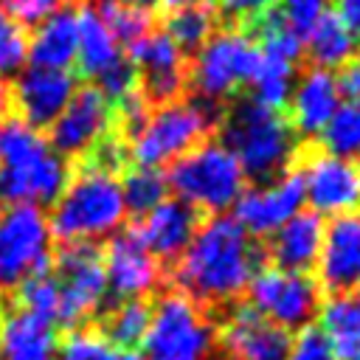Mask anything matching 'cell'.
<instances>
[{
	"label": "cell",
	"mask_w": 360,
	"mask_h": 360,
	"mask_svg": "<svg viewBox=\"0 0 360 360\" xmlns=\"http://www.w3.org/2000/svg\"><path fill=\"white\" fill-rule=\"evenodd\" d=\"M107 360H141V357H138V352H112L110 349Z\"/></svg>",
	"instance_id": "obj_45"
},
{
	"label": "cell",
	"mask_w": 360,
	"mask_h": 360,
	"mask_svg": "<svg viewBox=\"0 0 360 360\" xmlns=\"http://www.w3.org/2000/svg\"><path fill=\"white\" fill-rule=\"evenodd\" d=\"M28 68V28L0 14V79L17 76Z\"/></svg>",
	"instance_id": "obj_35"
},
{
	"label": "cell",
	"mask_w": 360,
	"mask_h": 360,
	"mask_svg": "<svg viewBox=\"0 0 360 360\" xmlns=\"http://www.w3.org/2000/svg\"><path fill=\"white\" fill-rule=\"evenodd\" d=\"M101 262H104L107 290L115 295V301L146 298L163 278V267L146 250V245L141 242L132 225L121 228L107 239L101 250Z\"/></svg>",
	"instance_id": "obj_16"
},
{
	"label": "cell",
	"mask_w": 360,
	"mask_h": 360,
	"mask_svg": "<svg viewBox=\"0 0 360 360\" xmlns=\"http://www.w3.org/2000/svg\"><path fill=\"white\" fill-rule=\"evenodd\" d=\"M338 87H340V96H349L352 104H360V53L340 68Z\"/></svg>",
	"instance_id": "obj_42"
},
{
	"label": "cell",
	"mask_w": 360,
	"mask_h": 360,
	"mask_svg": "<svg viewBox=\"0 0 360 360\" xmlns=\"http://www.w3.org/2000/svg\"><path fill=\"white\" fill-rule=\"evenodd\" d=\"M219 112L197 98H177L149 110L143 127L127 143V155L135 166L160 169L163 163L177 160L205 138L217 127Z\"/></svg>",
	"instance_id": "obj_6"
},
{
	"label": "cell",
	"mask_w": 360,
	"mask_h": 360,
	"mask_svg": "<svg viewBox=\"0 0 360 360\" xmlns=\"http://www.w3.org/2000/svg\"><path fill=\"white\" fill-rule=\"evenodd\" d=\"M321 332L335 360H360V290L335 292L318 307Z\"/></svg>",
	"instance_id": "obj_25"
},
{
	"label": "cell",
	"mask_w": 360,
	"mask_h": 360,
	"mask_svg": "<svg viewBox=\"0 0 360 360\" xmlns=\"http://www.w3.org/2000/svg\"><path fill=\"white\" fill-rule=\"evenodd\" d=\"M96 87L104 93V98H107L110 104H115V101H121L124 96H129V93L138 90V73H135V68L129 65V59L124 56V59H118L112 68H107V70L96 79Z\"/></svg>",
	"instance_id": "obj_38"
},
{
	"label": "cell",
	"mask_w": 360,
	"mask_h": 360,
	"mask_svg": "<svg viewBox=\"0 0 360 360\" xmlns=\"http://www.w3.org/2000/svg\"><path fill=\"white\" fill-rule=\"evenodd\" d=\"M76 34H79L76 62L84 76L98 79L107 68H112L118 59H124V48L110 34V28L104 25V20L93 8V3H84L76 11Z\"/></svg>",
	"instance_id": "obj_26"
},
{
	"label": "cell",
	"mask_w": 360,
	"mask_h": 360,
	"mask_svg": "<svg viewBox=\"0 0 360 360\" xmlns=\"http://www.w3.org/2000/svg\"><path fill=\"white\" fill-rule=\"evenodd\" d=\"M217 343L214 318L174 287L152 304L143 338L146 360H205Z\"/></svg>",
	"instance_id": "obj_8"
},
{
	"label": "cell",
	"mask_w": 360,
	"mask_h": 360,
	"mask_svg": "<svg viewBox=\"0 0 360 360\" xmlns=\"http://www.w3.org/2000/svg\"><path fill=\"white\" fill-rule=\"evenodd\" d=\"M53 323L17 307L0 309V360H56Z\"/></svg>",
	"instance_id": "obj_23"
},
{
	"label": "cell",
	"mask_w": 360,
	"mask_h": 360,
	"mask_svg": "<svg viewBox=\"0 0 360 360\" xmlns=\"http://www.w3.org/2000/svg\"><path fill=\"white\" fill-rule=\"evenodd\" d=\"M329 0H281V6H276L278 17L284 20V25L304 42V37L312 31V25L321 20V14L329 8Z\"/></svg>",
	"instance_id": "obj_37"
},
{
	"label": "cell",
	"mask_w": 360,
	"mask_h": 360,
	"mask_svg": "<svg viewBox=\"0 0 360 360\" xmlns=\"http://www.w3.org/2000/svg\"><path fill=\"white\" fill-rule=\"evenodd\" d=\"M292 82H295V65L292 62L259 51V62H256V70L250 76V87H253L250 98H256L264 107L284 110L290 90H292Z\"/></svg>",
	"instance_id": "obj_30"
},
{
	"label": "cell",
	"mask_w": 360,
	"mask_h": 360,
	"mask_svg": "<svg viewBox=\"0 0 360 360\" xmlns=\"http://www.w3.org/2000/svg\"><path fill=\"white\" fill-rule=\"evenodd\" d=\"M217 14L228 20V25L233 28H250L262 14H267L270 8H276V0H211Z\"/></svg>",
	"instance_id": "obj_39"
},
{
	"label": "cell",
	"mask_w": 360,
	"mask_h": 360,
	"mask_svg": "<svg viewBox=\"0 0 360 360\" xmlns=\"http://www.w3.org/2000/svg\"><path fill=\"white\" fill-rule=\"evenodd\" d=\"M264 321L292 332L309 326L321 307V287L307 273H287L273 264L256 270L248 284V301Z\"/></svg>",
	"instance_id": "obj_11"
},
{
	"label": "cell",
	"mask_w": 360,
	"mask_h": 360,
	"mask_svg": "<svg viewBox=\"0 0 360 360\" xmlns=\"http://www.w3.org/2000/svg\"><path fill=\"white\" fill-rule=\"evenodd\" d=\"M163 31L183 53H197L219 31V14H217L211 0L183 6V8L169 11Z\"/></svg>",
	"instance_id": "obj_29"
},
{
	"label": "cell",
	"mask_w": 360,
	"mask_h": 360,
	"mask_svg": "<svg viewBox=\"0 0 360 360\" xmlns=\"http://www.w3.org/2000/svg\"><path fill=\"white\" fill-rule=\"evenodd\" d=\"M70 0H3V6L8 8V17L17 22H39L42 17L68 8Z\"/></svg>",
	"instance_id": "obj_41"
},
{
	"label": "cell",
	"mask_w": 360,
	"mask_h": 360,
	"mask_svg": "<svg viewBox=\"0 0 360 360\" xmlns=\"http://www.w3.org/2000/svg\"><path fill=\"white\" fill-rule=\"evenodd\" d=\"M149 315H152V304L146 298L115 301L112 307H107L98 315L93 329L101 335V340L112 352H135L138 346H143V338L149 329Z\"/></svg>",
	"instance_id": "obj_27"
},
{
	"label": "cell",
	"mask_w": 360,
	"mask_h": 360,
	"mask_svg": "<svg viewBox=\"0 0 360 360\" xmlns=\"http://www.w3.org/2000/svg\"><path fill=\"white\" fill-rule=\"evenodd\" d=\"M217 326V343L228 360H287L292 335L264 321L245 301L228 307Z\"/></svg>",
	"instance_id": "obj_17"
},
{
	"label": "cell",
	"mask_w": 360,
	"mask_h": 360,
	"mask_svg": "<svg viewBox=\"0 0 360 360\" xmlns=\"http://www.w3.org/2000/svg\"><path fill=\"white\" fill-rule=\"evenodd\" d=\"M357 174H360V166H357Z\"/></svg>",
	"instance_id": "obj_49"
},
{
	"label": "cell",
	"mask_w": 360,
	"mask_h": 360,
	"mask_svg": "<svg viewBox=\"0 0 360 360\" xmlns=\"http://www.w3.org/2000/svg\"><path fill=\"white\" fill-rule=\"evenodd\" d=\"M323 217L315 214L312 208L298 211L292 219H287L278 231L267 236L264 259L273 262V267L287 270V273H307L318 264V253L323 245Z\"/></svg>",
	"instance_id": "obj_22"
},
{
	"label": "cell",
	"mask_w": 360,
	"mask_h": 360,
	"mask_svg": "<svg viewBox=\"0 0 360 360\" xmlns=\"http://www.w3.org/2000/svg\"><path fill=\"white\" fill-rule=\"evenodd\" d=\"M295 166L304 177V197L315 214H352L360 205V174L357 163L326 155L321 146L307 143L295 155Z\"/></svg>",
	"instance_id": "obj_12"
},
{
	"label": "cell",
	"mask_w": 360,
	"mask_h": 360,
	"mask_svg": "<svg viewBox=\"0 0 360 360\" xmlns=\"http://www.w3.org/2000/svg\"><path fill=\"white\" fill-rule=\"evenodd\" d=\"M118 186H121L127 214H135L138 219L149 214L155 205H160L169 191L166 174L160 169H146V166H129L118 180Z\"/></svg>",
	"instance_id": "obj_32"
},
{
	"label": "cell",
	"mask_w": 360,
	"mask_h": 360,
	"mask_svg": "<svg viewBox=\"0 0 360 360\" xmlns=\"http://www.w3.org/2000/svg\"><path fill=\"white\" fill-rule=\"evenodd\" d=\"M53 278L59 284V318L65 329L84 326L87 318L98 312L107 295L104 262L101 250L87 242L62 245L56 256H51Z\"/></svg>",
	"instance_id": "obj_10"
},
{
	"label": "cell",
	"mask_w": 360,
	"mask_h": 360,
	"mask_svg": "<svg viewBox=\"0 0 360 360\" xmlns=\"http://www.w3.org/2000/svg\"><path fill=\"white\" fill-rule=\"evenodd\" d=\"M93 8L98 11V17L104 20V25L110 28V34L118 39L121 48H129L155 31V14L127 0H96Z\"/></svg>",
	"instance_id": "obj_31"
},
{
	"label": "cell",
	"mask_w": 360,
	"mask_h": 360,
	"mask_svg": "<svg viewBox=\"0 0 360 360\" xmlns=\"http://www.w3.org/2000/svg\"><path fill=\"white\" fill-rule=\"evenodd\" d=\"M51 225L37 205H8L0 214V292H14L28 276L51 270Z\"/></svg>",
	"instance_id": "obj_9"
},
{
	"label": "cell",
	"mask_w": 360,
	"mask_h": 360,
	"mask_svg": "<svg viewBox=\"0 0 360 360\" xmlns=\"http://www.w3.org/2000/svg\"><path fill=\"white\" fill-rule=\"evenodd\" d=\"M287 360H335V354H332L323 332L315 323H309V326L298 329V335L292 338Z\"/></svg>",
	"instance_id": "obj_40"
},
{
	"label": "cell",
	"mask_w": 360,
	"mask_h": 360,
	"mask_svg": "<svg viewBox=\"0 0 360 360\" xmlns=\"http://www.w3.org/2000/svg\"><path fill=\"white\" fill-rule=\"evenodd\" d=\"M110 346L93 326H73L56 343V360H107Z\"/></svg>",
	"instance_id": "obj_36"
},
{
	"label": "cell",
	"mask_w": 360,
	"mask_h": 360,
	"mask_svg": "<svg viewBox=\"0 0 360 360\" xmlns=\"http://www.w3.org/2000/svg\"><path fill=\"white\" fill-rule=\"evenodd\" d=\"M166 186L194 211L214 217L217 211L233 205L245 191V174L236 158L217 138H205L169 163Z\"/></svg>",
	"instance_id": "obj_5"
},
{
	"label": "cell",
	"mask_w": 360,
	"mask_h": 360,
	"mask_svg": "<svg viewBox=\"0 0 360 360\" xmlns=\"http://www.w3.org/2000/svg\"><path fill=\"white\" fill-rule=\"evenodd\" d=\"M8 107H11V84L0 79V121L8 115Z\"/></svg>",
	"instance_id": "obj_44"
},
{
	"label": "cell",
	"mask_w": 360,
	"mask_h": 360,
	"mask_svg": "<svg viewBox=\"0 0 360 360\" xmlns=\"http://www.w3.org/2000/svg\"><path fill=\"white\" fill-rule=\"evenodd\" d=\"M76 11L59 8L42 17L34 25V34H28V65L70 70L76 62Z\"/></svg>",
	"instance_id": "obj_24"
},
{
	"label": "cell",
	"mask_w": 360,
	"mask_h": 360,
	"mask_svg": "<svg viewBox=\"0 0 360 360\" xmlns=\"http://www.w3.org/2000/svg\"><path fill=\"white\" fill-rule=\"evenodd\" d=\"M343 25L349 28V34L354 37L357 48H360V0H335V8H332Z\"/></svg>",
	"instance_id": "obj_43"
},
{
	"label": "cell",
	"mask_w": 360,
	"mask_h": 360,
	"mask_svg": "<svg viewBox=\"0 0 360 360\" xmlns=\"http://www.w3.org/2000/svg\"><path fill=\"white\" fill-rule=\"evenodd\" d=\"M169 11H174V8H183V6H194V3H202V0H160Z\"/></svg>",
	"instance_id": "obj_46"
},
{
	"label": "cell",
	"mask_w": 360,
	"mask_h": 360,
	"mask_svg": "<svg viewBox=\"0 0 360 360\" xmlns=\"http://www.w3.org/2000/svg\"><path fill=\"white\" fill-rule=\"evenodd\" d=\"M219 143L236 158L245 180L253 186L281 177L298 155L295 132L281 110L264 107L256 98H233L217 118Z\"/></svg>",
	"instance_id": "obj_2"
},
{
	"label": "cell",
	"mask_w": 360,
	"mask_h": 360,
	"mask_svg": "<svg viewBox=\"0 0 360 360\" xmlns=\"http://www.w3.org/2000/svg\"><path fill=\"white\" fill-rule=\"evenodd\" d=\"M304 56L309 68H321V70L343 68L349 59L357 56L354 37L332 8H326L321 20L312 25V31L304 37Z\"/></svg>",
	"instance_id": "obj_28"
},
{
	"label": "cell",
	"mask_w": 360,
	"mask_h": 360,
	"mask_svg": "<svg viewBox=\"0 0 360 360\" xmlns=\"http://www.w3.org/2000/svg\"><path fill=\"white\" fill-rule=\"evenodd\" d=\"M124 219L127 208L118 177L90 166H82L79 174L68 180L48 214L51 236L62 245H96L98 239H110L124 228Z\"/></svg>",
	"instance_id": "obj_4"
},
{
	"label": "cell",
	"mask_w": 360,
	"mask_h": 360,
	"mask_svg": "<svg viewBox=\"0 0 360 360\" xmlns=\"http://www.w3.org/2000/svg\"><path fill=\"white\" fill-rule=\"evenodd\" d=\"M14 307L34 315V318H42L48 323H56V318H59V284H56L53 273L42 270V273L28 276L14 290Z\"/></svg>",
	"instance_id": "obj_34"
},
{
	"label": "cell",
	"mask_w": 360,
	"mask_h": 360,
	"mask_svg": "<svg viewBox=\"0 0 360 360\" xmlns=\"http://www.w3.org/2000/svg\"><path fill=\"white\" fill-rule=\"evenodd\" d=\"M318 287L329 295L360 290V211L332 217L318 253Z\"/></svg>",
	"instance_id": "obj_19"
},
{
	"label": "cell",
	"mask_w": 360,
	"mask_h": 360,
	"mask_svg": "<svg viewBox=\"0 0 360 360\" xmlns=\"http://www.w3.org/2000/svg\"><path fill=\"white\" fill-rule=\"evenodd\" d=\"M256 62L259 48L250 31L225 25L188 62V87L194 90L197 101L217 110L222 101H231L245 84H250Z\"/></svg>",
	"instance_id": "obj_7"
},
{
	"label": "cell",
	"mask_w": 360,
	"mask_h": 360,
	"mask_svg": "<svg viewBox=\"0 0 360 360\" xmlns=\"http://www.w3.org/2000/svg\"><path fill=\"white\" fill-rule=\"evenodd\" d=\"M76 90L79 82L73 70L28 65L14 76L11 104L17 107V118L31 124L34 129H42L56 121V115L68 107Z\"/></svg>",
	"instance_id": "obj_18"
},
{
	"label": "cell",
	"mask_w": 360,
	"mask_h": 360,
	"mask_svg": "<svg viewBox=\"0 0 360 360\" xmlns=\"http://www.w3.org/2000/svg\"><path fill=\"white\" fill-rule=\"evenodd\" d=\"M138 73V90L146 104L160 107L177 101L188 90V59L166 37V31H152L124 51Z\"/></svg>",
	"instance_id": "obj_13"
},
{
	"label": "cell",
	"mask_w": 360,
	"mask_h": 360,
	"mask_svg": "<svg viewBox=\"0 0 360 360\" xmlns=\"http://www.w3.org/2000/svg\"><path fill=\"white\" fill-rule=\"evenodd\" d=\"M338 107H340L338 76L332 70L307 68L292 82V90L287 98V121L295 135H301L304 141H312L315 135L323 132V127L338 112Z\"/></svg>",
	"instance_id": "obj_21"
},
{
	"label": "cell",
	"mask_w": 360,
	"mask_h": 360,
	"mask_svg": "<svg viewBox=\"0 0 360 360\" xmlns=\"http://www.w3.org/2000/svg\"><path fill=\"white\" fill-rule=\"evenodd\" d=\"M70 180L68 160L42 129L17 115L0 121V194L11 205H53Z\"/></svg>",
	"instance_id": "obj_3"
},
{
	"label": "cell",
	"mask_w": 360,
	"mask_h": 360,
	"mask_svg": "<svg viewBox=\"0 0 360 360\" xmlns=\"http://www.w3.org/2000/svg\"><path fill=\"white\" fill-rule=\"evenodd\" d=\"M112 129H115L112 104L104 98V93L96 84H87V87H79L73 93L68 107L48 127V143L65 160L84 158Z\"/></svg>",
	"instance_id": "obj_14"
},
{
	"label": "cell",
	"mask_w": 360,
	"mask_h": 360,
	"mask_svg": "<svg viewBox=\"0 0 360 360\" xmlns=\"http://www.w3.org/2000/svg\"><path fill=\"white\" fill-rule=\"evenodd\" d=\"M304 200V177L292 163L281 177L245 188L233 202V219L250 239L270 236L301 211Z\"/></svg>",
	"instance_id": "obj_15"
},
{
	"label": "cell",
	"mask_w": 360,
	"mask_h": 360,
	"mask_svg": "<svg viewBox=\"0 0 360 360\" xmlns=\"http://www.w3.org/2000/svg\"><path fill=\"white\" fill-rule=\"evenodd\" d=\"M3 208H6V200H3V194H0V214H3Z\"/></svg>",
	"instance_id": "obj_48"
},
{
	"label": "cell",
	"mask_w": 360,
	"mask_h": 360,
	"mask_svg": "<svg viewBox=\"0 0 360 360\" xmlns=\"http://www.w3.org/2000/svg\"><path fill=\"white\" fill-rule=\"evenodd\" d=\"M127 3H132V6H138V8H146V11H152L160 0H127Z\"/></svg>",
	"instance_id": "obj_47"
},
{
	"label": "cell",
	"mask_w": 360,
	"mask_h": 360,
	"mask_svg": "<svg viewBox=\"0 0 360 360\" xmlns=\"http://www.w3.org/2000/svg\"><path fill=\"white\" fill-rule=\"evenodd\" d=\"M264 267V248L250 239L233 217H205L183 256L169 267L177 292L208 315L239 304L256 270Z\"/></svg>",
	"instance_id": "obj_1"
},
{
	"label": "cell",
	"mask_w": 360,
	"mask_h": 360,
	"mask_svg": "<svg viewBox=\"0 0 360 360\" xmlns=\"http://www.w3.org/2000/svg\"><path fill=\"white\" fill-rule=\"evenodd\" d=\"M321 149L352 163L360 158V104L346 101L338 107L321 132Z\"/></svg>",
	"instance_id": "obj_33"
},
{
	"label": "cell",
	"mask_w": 360,
	"mask_h": 360,
	"mask_svg": "<svg viewBox=\"0 0 360 360\" xmlns=\"http://www.w3.org/2000/svg\"><path fill=\"white\" fill-rule=\"evenodd\" d=\"M200 222H202V214L194 211L188 202L174 197V200H163L160 205H155L132 228L138 231L146 250L158 259V264L163 270H169L183 256V250L188 248Z\"/></svg>",
	"instance_id": "obj_20"
}]
</instances>
